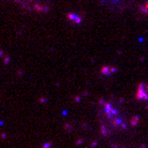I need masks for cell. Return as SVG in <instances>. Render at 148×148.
Segmentation results:
<instances>
[{
	"label": "cell",
	"mask_w": 148,
	"mask_h": 148,
	"mask_svg": "<svg viewBox=\"0 0 148 148\" xmlns=\"http://www.w3.org/2000/svg\"><path fill=\"white\" fill-rule=\"evenodd\" d=\"M98 116L101 133L105 137H110L116 133L123 132L130 126V120L127 115L116 102L110 100L101 99L99 101Z\"/></svg>",
	"instance_id": "obj_1"
},
{
	"label": "cell",
	"mask_w": 148,
	"mask_h": 148,
	"mask_svg": "<svg viewBox=\"0 0 148 148\" xmlns=\"http://www.w3.org/2000/svg\"><path fill=\"white\" fill-rule=\"evenodd\" d=\"M42 148H52V143H51V142H48V143H45V144L42 146Z\"/></svg>",
	"instance_id": "obj_4"
},
{
	"label": "cell",
	"mask_w": 148,
	"mask_h": 148,
	"mask_svg": "<svg viewBox=\"0 0 148 148\" xmlns=\"http://www.w3.org/2000/svg\"><path fill=\"white\" fill-rule=\"evenodd\" d=\"M67 17L69 18L70 21H73V22H75V24H79L80 21H82V18L78 16V15H75V14H72V12H69L68 15H67Z\"/></svg>",
	"instance_id": "obj_3"
},
{
	"label": "cell",
	"mask_w": 148,
	"mask_h": 148,
	"mask_svg": "<svg viewBox=\"0 0 148 148\" xmlns=\"http://www.w3.org/2000/svg\"><path fill=\"white\" fill-rule=\"evenodd\" d=\"M136 98L138 100H148V83H141L138 85Z\"/></svg>",
	"instance_id": "obj_2"
}]
</instances>
